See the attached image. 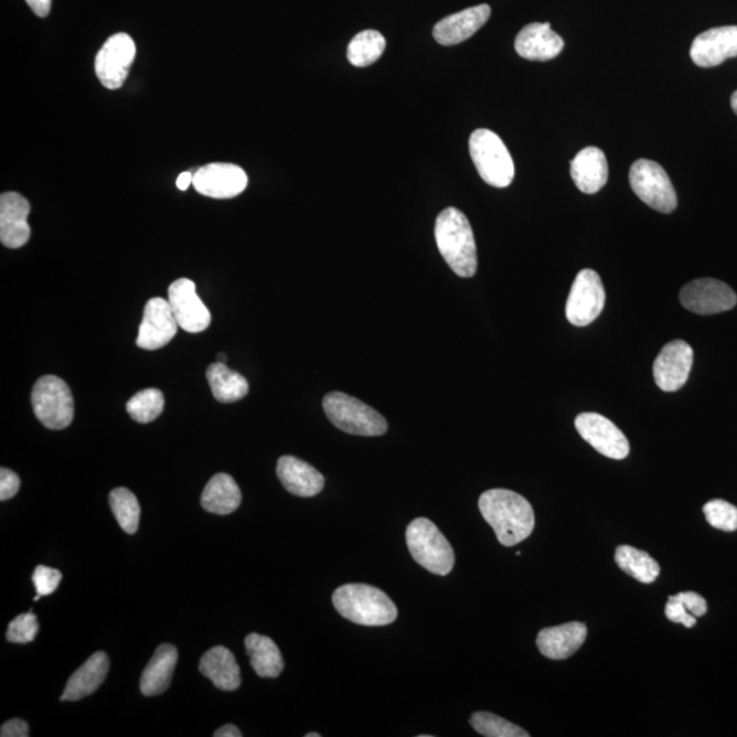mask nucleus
Here are the masks:
<instances>
[{
  "label": "nucleus",
  "mask_w": 737,
  "mask_h": 737,
  "mask_svg": "<svg viewBox=\"0 0 737 737\" xmlns=\"http://www.w3.org/2000/svg\"><path fill=\"white\" fill-rule=\"evenodd\" d=\"M478 506L501 545L514 546L532 535L535 526L534 510L521 494L509 489H491L481 494Z\"/></svg>",
  "instance_id": "f257e3e1"
},
{
  "label": "nucleus",
  "mask_w": 737,
  "mask_h": 737,
  "mask_svg": "<svg viewBox=\"0 0 737 737\" xmlns=\"http://www.w3.org/2000/svg\"><path fill=\"white\" fill-rule=\"evenodd\" d=\"M437 247L449 268L460 278H473L477 273V245L473 228L463 212L447 209L437 216Z\"/></svg>",
  "instance_id": "f03ea898"
},
{
  "label": "nucleus",
  "mask_w": 737,
  "mask_h": 737,
  "mask_svg": "<svg viewBox=\"0 0 737 737\" xmlns=\"http://www.w3.org/2000/svg\"><path fill=\"white\" fill-rule=\"evenodd\" d=\"M333 607L344 619L360 626H388L397 618V608L377 587L349 584L338 587L332 596Z\"/></svg>",
  "instance_id": "7ed1b4c3"
},
{
  "label": "nucleus",
  "mask_w": 737,
  "mask_h": 737,
  "mask_svg": "<svg viewBox=\"0 0 737 737\" xmlns=\"http://www.w3.org/2000/svg\"><path fill=\"white\" fill-rule=\"evenodd\" d=\"M407 548L414 560L429 573L446 577L455 566V553L434 522L417 517L406 530Z\"/></svg>",
  "instance_id": "20e7f679"
},
{
  "label": "nucleus",
  "mask_w": 737,
  "mask_h": 737,
  "mask_svg": "<svg viewBox=\"0 0 737 737\" xmlns=\"http://www.w3.org/2000/svg\"><path fill=\"white\" fill-rule=\"evenodd\" d=\"M328 419L338 429L354 436H383L388 424L378 412L356 397L343 393H331L322 400Z\"/></svg>",
  "instance_id": "39448f33"
},
{
  "label": "nucleus",
  "mask_w": 737,
  "mask_h": 737,
  "mask_svg": "<svg viewBox=\"0 0 737 737\" xmlns=\"http://www.w3.org/2000/svg\"><path fill=\"white\" fill-rule=\"evenodd\" d=\"M470 154L478 174L493 188L510 186L515 177L514 160L501 138L488 129H478L471 135Z\"/></svg>",
  "instance_id": "423d86ee"
},
{
  "label": "nucleus",
  "mask_w": 737,
  "mask_h": 737,
  "mask_svg": "<svg viewBox=\"0 0 737 737\" xmlns=\"http://www.w3.org/2000/svg\"><path fill=\"white\" fill-rule=\"evenodd\" d=\"M34 416L45 428L66 429L73 423L74 400L71 388L56 376L40 377L32 389Z\"/></svg>",
  "instance_id": "0eeeda50"
},
{
  "label": "nucleus",
  "mask_w": 737,
  "mask_h": 737,
  "mask_svg": "<svg viewBox=\"0 0 737 737\" xmlns=\"http://www.w3.org/2000/svg\"><path fill=\"white\" fill-rule=\"evenodd\" d=\"M630 184L632 192L661 213H672L677 209L676 190L670 175L653 160L639 159L631 165Z\"/></svg>",
  "instance_id": "6e6552de"
},
{
  "label": "nucleus",
  "mask_w": 737,
  "mask_h": 737,
  "mask_svg": "<svg viewBox=\"0 0 737 737\" xmlns=\"http://www.w3.org/2000/svg\"><path fill=\"white\" fill-rule=\"evenodd\" d=\"M604 307H606V289L600 275L592 269L580 270L567 299V320L573 325H589L601 314Z\"/></svg>",
  "instance_id": "1a4fd4ad"
},
{
  "label": "nucleus",
  "mask_w": 737,
  "mask_h": 737,
  "mask_svg": "<svg viewBox=\"0 0 737 737\" xmlns=\"http://www.w3.org/2000/svg\"><path fill=\"white\" fill-rule=\"evenodd\" d=\"M136 53V44L129 34L118 33L107 40L95 61L96 76L105 88H122Z\"/></svg>",
  "instance_id": "9d476101"
},
{
  "label": "nucleus",
  "mask_w": 737,
  "mask_h": 737,
  "mask_svg": "<svg viewBox=\"0 0 737 737\" xmlns=\"http://www.w3.org/2000/svg\"><path fill=\"white\" fill-rule=\"evenodd\" d=\"M575 428L581 439L589 442L604 457L621 460L629 457L630 442L623 431L610 419L597 413H581L575 419Z\"/></svg>",
  "instance_id": "9b49d317"
},
{
  "label": "nucleus",
  "mask_w": 737,
  "mask_h": 737,
  "mask_svg": "<svg viewBox=\"0 0 737 737\" xmlns=\"http://www.w3.org/2000/svg\"><path fill=\"white\" fill-rule=\"evenodd\" d=\"M681 302L695 314H718L734 309L737 296L724 281L705 278L685 285L681 291Z\"/></svg>",
  "instance_id": "f8f14e48"
},
{
  "label": "nucleus",
  "mask_w": 737,
  "mask_h": 737,
  "mask_svg": "<svg viewBox=\"0 0 737 737\" xmlns=\"http://www.w3.org/2000/svg\"><path fill=\"white\" fill-rule=\"evenodd\" d=\"M246 172L228 163H212L194 172L193 186L206 197L226 200L237 197L247 188Z\"/></svg>",
  "instance_id": "ddd939ff"
},
{
  "label": "nucleus",
  "mask_w": 737,
  "mask_h": 737,
  "mask_svg": "<svg viewBox=\"0 0 737 737\" xmlns=\"http://www.w3.org/2000/svg\"><path fill=\"white\" fill-rule=\"evenodd\" d=\"M178 328L180 325H178L169 301L160 297L149 299L143 309L136 343L142 350L163 349L174 339Z\"/></svg>",
  "instance_id": "4468645a"
},
{
  "label": "nucleus",
  "mask_w": 737,
  "mask_h": 737,
  "mask_svg": "<svg viewBox=\"0 0 737 737\" xmlns=\"http://www.w3.org/2000/svg\"><path fill=\"white\" fill-rule=\"evenodd\" d=\"M169 303L183 331L199 333L211 324V313L195 292L194 281L182 278L169 287Z\"/></svg>",
  "instance_id": "2eb2a0df"
},
{
  "label": "nucleus",
  "mask_w": 737,
  "mask_h": 737,
  "mask_svg": "<svg viewBox=\"0 0 737 737\" xmlns=\"http://www.w3.org/2000/svg\"><path fill=\"white\" fill-rule=\"evenodd\" d=\"M693 362L694 351L688 343L673 341L665 344L654 361L655 384L665 393H675L687 383Z\"/></svg>",
  "instance_id": "dca6fc26"
},
{
  "label": "nucleus",
  "mask_w": 737,
  "mask_h": 737,
  "mask_svg": "<svg viewBox=\"0 0 737 737\" xmlns=\"http://www.w3.org/2000/svg\"><path fill=\"white\" fill-rule=\"evenodd\" d=\"M690 55L699 67H716L736 57L737 26H718L698 34L691 45Z\"/></svg>",
  "instance_id": "f3484780"
},
{
  "label": "nucleus",
  "mask_w": 737,
  "mask_h": 737,
  "mask_svg": "<svg viewBox=\"0 0 737 737\" xmlns=\"http://www.w3.org/2000/svg\"><path fill=\"white\" fill-rule=\"evenodd\" d=\"M31 204L15 192L3 193L0 197V241L9 249H20L31 238L28 216Z\"/></svg>",
  "instance_id": "a211bd4d"
},
{
  "label": "nucleus",
  "mask_w": 737,
  "mask_h": 737,
  "mask_svg": "<svg viewBox=\"0 0 737 737\" xmlns=\"http://www.w3.org/2000/svg\"><path fill=\"white\" fill-rule=\"evenodd\" d=\"M491 14V6L480 4L448 15L434 28V38L441 45L463 43L487 24Z\"/></svg>",
  "instance_id": "6ab92c4d"
},
{
  "label": "nucleus",
  "mask_w": 737,
  "mask_h": 737,
  "mask_svg": "<svg viewBox=\"0 0 737 737\" xmlns=\"http://www.w3.org/2000/svg\"><path fill=\"white\" fill-rule=\"evenodd\" d=\"M564 40L546 24H528L522 29L515 39V50L523 60L548 62L560 55Z\"/></svg>",
  "instance_id": "aec40b11"
},
{
  "label": "nucleus",
  "mask_w": 737,
  "mask_h": 737,
  "mask_svg": "<svg viewBox=\"0 0 737 737\" xmlns=\"http://www.w3.org/2000/svg\"><path fill=\"white\" fill-rule=\"evenodd\" d=\"M281 485L287 492L298 498H313L324 489L325 480L319 470L305 460L281 457L276 468Z\"/></svg>",
  "instance_id": "412c9836"
},
{
  "label": "nucleus",
  "mask_w": 737,
  "mask_h": 737,
  "mask_svg": "<svg viewBox=\"0 0 737 737\" xmlns=\"http://www.w3.org/2000/svg\"><path fill=\"white\" fill-rule=\"evenodd\" d=\"M587 638V627L579 621L541 630L537 647L541 654L551 660H566L581 648Z\"/></svg>",
  "instance_id": "4be33fe9"
},
{
  "label": "nucleus",
  "mask_w": 737,
  "mask_h": 737,
  "mask_svg": "<svg viewBox=\"0 0 737 737\" xmlns=\"http://www.w3.org/2000/svg\"><path fill=\"white\" fill-rule=\"evenodd\" d=\"M609 167L606 153L597 147H587L572 161V178L581 193L596 194L606 186Z\"/></svg>",
  "instance_id": "5701e85b"
},
{
  "label": "nucleus",
  "mask_w": 737,
  "mask_h": 737,
  "mask_svg": "<svg viewBox=\"0 0 737 737\" xmlns=\"http://www.w3.org/2000/svg\"><path fill=\"white\" fill-rule=\"evenodd\" d=\"M109 670L108 655L97 652L79 666L72 677L68 679L61 701L76 702L86 698L105 683Z\"/></svg>",
  "instance_id": "b1692460"
},
{
  "label": "nucleus",
  "mask_w": 737,
  "mask_h": 737,
  "mask_svg": "<svg viewBox=\"0 0 737 737\" xmlns=\"http://www.w3.org/2000/svg\"><path fill=\"white\" fill-rule=\"evenodd\" d=\"M200 672L222 691H235L241 687V670L232 650L216 647L203 655Z\"/></svg>",
  "instance_id": "393cba45"
},
{
  "label": "nucleus",
  "mask_w": 737,
  "mask_h": 737,
  "mask_svg": "<svg viewBox=\"0 0 737 737\" xmlns=\"http://www.w3.org/2000/svg\"><path fill=\"white\" fill-rule=\"evenodd\" d=\"M178 662V650L172 644H160L142 672L140 690L142 695L154 696L163 694L170 687Z\"/></svg>",
  "instance_id": "a878e982"
},
{
  "label": "nucleus",
  "mask_w": 737,
  "mask_h": 737,
  "mask_svg": "<svg viewBox=\"0 0 737 737\" xmlns=\"http://www.w3.org/2000/svg\"><path fill=\"white\" fill-rule=\"evenodd\" d=\"M242 493L238 483L228 474L213 476L201 496V505L210 514L229 515L239 509Z\"/></svg>",
  "instance_id": "bb28decb"
},
{
  "label": "nucleus",
  "mask_w": 737,
  "mask_h": 737,
  "mask_svg": "<svg viewBox=\"0 0 737 737\" xmlns=\"http://www.w3.org/2000/svg\"><path fill=\"white\" fill-rule=\"evenodd\" d=\"M245 648L253 670L258 676L275 679L284 672L285 661L278 644L273 639L260 633H250L245 639Z\"/></svg>",
  "instance_id": "cd10ccee"
},
{
  "label": "nucleus",
  "mask_w": 737,
  "mask_h": 737,
  "mask_svg": "<svg viewBox=\"0 0 737 737\" xmlns=\"http://www.w3.org/2000/svg\"><path fill=\"white\" fill-rule=\"evenodd\" d=\"M206 380L217 402L234 403L249 394L247 380L222 362H215L206 368Z\"/></svg>",
  "instance_id": "c85d7f7f"
},
{
  "label": "nucleus",
  "mask_w": 737,
  "mask_h": 737,
  "mask_svg": "<svg viewBox=\"0 0 737 737\" xmlns=\"http://www.w3.org/2000/svg\"><path fill=\"white\" fill-rule=\"evenodd\" d=\"M615 562L626 574L642 584H653L661 573L660 564L649 553L629 545L618 546Z\"/></svg>",
  "instance_id": "c756f323"
},
{
  "label": "nucleus",
  "mask_w": 737,
  "mask_h": 737,
  "mask_svg": "<svg viewBox=\"0 0 737 737\" xmlns=\"http://www.w3.org/2000/svg\"><path fill=\"white\" fill-rule=\"evenodd\" d=\"M385 39L377 31L361 32L351 40L348 49V60L355 67H366L380 60L385 50Z\"/></svg>",
  "instance_id": "7c9ffc66"
},
{
  "label": "nucleus",
  "mask_w": 737,
  "mask_h": 737,
  "mask_svg": "<svg viewBox=\"0 0 737 737\" xmlns=\"http://www.w3.org/2000/svg\"><path fill=\"white\" fill-rule=\"evenodd\" d=\"M108 500L119 526L122 527L125 533L135 534L138 525H140L141 514L140 503H138L135 493L126 488H117L109 493Z\"/></svg>",
  "instance_id": "2f4dec72"
},
{
  "label": "nucleus",
  "mask_w": 737,
  "mask_h": 737,
  "mask_svg": "<svg viewBox=\"0 0 737 737\" xmlns=\"http://www.w3.org/2000/svg\"><path fill=\"white\" fill-rule=\"evenodd\" d=\"M126 410L138 424L152 423L164 410V395L154 388L140 391L128 402Z\"/></svg>",
  "instance_id": "473e14b6"
},
{
  "label": "nucleus",
  "mask_w": 737,
  "mask_h": 737,
  "mask_svg": "<svg viewBox=\"0 0 737 737\" xmlns=\"http://www.w3.org/2000/svg\"><path fill=\"white\" fill-rule=\"evenodd\" d=\"M471 727L487 737H528L525 729L488 712H477L470 717Z\"/></svg>",
  "instance_id": "72a5a7b5"
},
{
  "label": "nucleus",
  "mask_w": 737,
  "mask_h": 737,
  "mask_svg": "<svg viewBox=\"0 0 737 737\" xmlns=\"http://www.w3.org/2000/svg\"><path fill=\"white\" fill-rule=\"evenodd\" d=\"M706 521L714 528L733 533L737 530V509L724 500H712L704 506Z\"/></svg>",
  "instance_id": "f704fd0d"
},
{
  "label": "nucleus",
  "mask_w": 737,
  "mask_h": 737,
  "mask_svg": "<svg viewBox=\"0 0 737 737\" xmlns=\"http://www.w3.org/2000/svg\"><path fill=\"white\" fill-rule=\"evenodd\" d=\"M40 630L36 615L28 612L17 616V618L9 624L6 638L11 643L25 644L31 643L36 638Z\"/></svg>",
  "instance_id": "c9c22d12"
},
{
  "label": "nucleus",
  "mask_w": 737,
  "mask_h": 737,
  "mask_svg": "<svg viewBox=\"0 0 737 737\" xmlns=\"http://www.w3.org/2000/svg\"><path fill=\"white\" fill-rule=\"evenodd\" d=\"M33 585L36 587L38 595L45 597L53 595L62 580V573L55 568L38 566L33 573Z\"/></svg>",
  "instance_id": "e433bc0d"
},
{
  "label": "nucleus",
  "mask_w": 737,
  "mask_h": 737,
  "mask_svg": "<svg viewBox=\"0 0 737 737\" xmlns=\"http://www.w3.org/2000/svg\"><path fill=\"white\" fill-rule=\"evenodd\" d=\"M667 604L665 607V616L667 620H671L672 623L683 624L687 629H693L696 624V618L693 615L688 613V610L684 608L681 601H677L676 598L671 596L667 598Z\"/></svg>",
  "instance_id": "4c0bfd02"
},
{
  "label": "nucleus",
  "mask_w": 737,
  "mask_h": 737,
  "mask_svg": "<svg viewBox=\"0 0 737 737\" xmlns=\"http://www.w3.org/2000/svg\"><path fill=\"white\" fill-rule=\"evenodd\" d=\"M673 598L681 601L684 608L688 610V613L695 616V618H701V616H704L707 612V602L704 597L698 595V592H679V595L673 596Z\"/></svg>",
  "instance_id": "58836bf2"
},
{
  "label": "nucleus",
  "mask_w": 737,
  "mask_h": 737,
  "mask_svg": "<svg viewBox=\"0 0 737 737\" xmlns=\"http://www.w3.org/2000/svg\"><path fill=\"white\" fill-rule=\"evenodd\" d=\"M21 487L20 477L9 469L0 470V500L13 499Z\"/></svg>",
  "instance_id": "ea45409f"
},
{
  "label": "nucleus",
  "mask_w": 737,
  "mask_h": 737,
  "mask_svg": "<svg viewBox=\"0 0 737 737\" xmlns=\"http://www.w3.org/2000/svg\"><path fill=\"white\" fill-rule=\"evenodd\" d=\"M0 736L2 737H28L29 727L24 719L13 718L10 722L2 725L0 729Z\"/></svg>",
  "instance_id": "a19ab883"
},
{
  "label": "nucleus",
  "mask_w": 737,
  "mask_h": 737,
  "mask_svg": "<svg viewBox=\"0 0 737 737\" xmlns=\"http://www.w3.org/2000/svg\"><path fill=\"white\" fill-rule=\"evenodd\" d=\"M26 3L34 14L44 19V17L50 14L53 0H26Z\"/></svg>",
  "instance_id": "79ce46f5"
},
{
  "label": "nucleus",
  "mask_w": 737,
  "mask_h": 737,
  "mask_svg": "<svg viewBox=\"0 0 737 737\" xmlns=\"http://www.w3.org/2000/svg\"><path fill=\"white\" fill-rule=\"evenodd\" d=\"M215 737H241V730L235 727V725L228 724L224 725V727L218 728L215 734H213Z\"/></svg>",
  "instance_id": "37998d69"
},
{
  "label": "nucleus",
  "mask_w": 737,
  "mask_h": 737,
  "mask_svg": "<svg viewBox=\"0 0 737 737\" xmlns=\"http://www.w3.org/2000/svg\"><path fill=\"white\" fill-rule=\"evenodd\" d=\"M193 177L194 174H192L190 171L182 172V174L178 177L177 188L184 192V190H188L190 184L193 183Z\"/></svg>",
  "instance_id": "c03bdc74"
},
{
  "label": "nucleus",
  "mask_w": 737,
  "mask_h": 737,
  "mask_svg": "<svg viewBox=\"0 0 737 737\" xmlns=\"http://www.w3.org/2000/svg\"><path fill=\"white\" fill-rule=\"evenodd\" d=\"M730 106H733V109H734L735 114L737 115V90L735 92L733 97H730Z\"/></svg>",
  "instance_id": "a18cd8bd"
},
{
  "label": "nucleus",
  "mask_w": 737,
  "mask_h": 737,
  "mask_svg": "<svg viewBox=\"0 0 737 737\" xmlns=\"http://www.w3.org/2000/svg\"><path fill=\"white\" fill-rule=\"evenodd\" d=\"M217 362H222V364H226L227 354H224V353L217 354Z\"/></svg>",
  "instance_id": "49530a36"
},
{
  "label": "nucleus",
  "mask_w": 737,
  "mask_h": 737,
  "mask_svg": "<svg viewBox=\"0 0 737 737\" xmlns=\"http://www.w3.org/2000/svg\"><path fill=\"white\" fill-rule=\"evenodd\" d=\"M320 736H321L320 734H314V733L305 735V737H320Z\"/></svg>",
  "instance_id": "de8ad7c7"
}]
</instances>
